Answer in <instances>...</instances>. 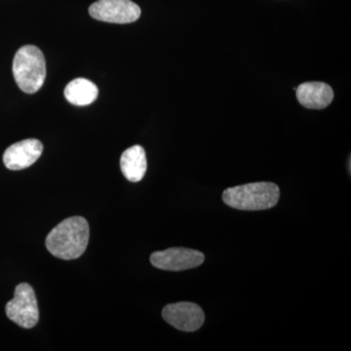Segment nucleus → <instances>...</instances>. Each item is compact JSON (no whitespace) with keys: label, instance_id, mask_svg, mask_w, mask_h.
<instances>
[{"label":"nucleus","instance_id":"f257e3e1","mask_svg":"<svg viewBox=\"0 0 351 351\" xmlns=\"http://www.w3.org/2000/svg\"><path fill=\"white\" fill-rule=\"evenodd\" d=\"M89 234L86 219L80 216L71 217L51 230L46 239V248L61 260H75L86 250Z\"/></svg>","mask_w":351,"mask_h":351},{"label":"nucleus","instance_id":"f03ea898","mask_svg":"<svg viewBox=\"0 0 351 351\" xmlns=\"http://www.w3.org/2000/svg\"><path fill=\"white\" fill-rule=\"evenodd\" d=\"M280 191L274 182H260L226 189L223 200L228 206L242 211L271 209L278 203Z\"/></svg>","mask_w":351,"mask_h":351},{"label":"nucleus","instance_id":"7ed1b4c3","mask_svg":"<svg viewBox=\"0 0 351 351\" xmlns=\"http://www.w3.org/2000/svg\"><path fill=\"white\" fill-rule=\"evenodd\" d=\"M13 75L22 91L36 93L46 77L45 58L41 50L34 45L20 48L14 57Z\"/></svg>","mask_w":351,"mask_h":351},{"label":"nucleus","instance_id":"20e7f679","mask_svg":"<svg viewBox=\"0 0 351 351\" xmlns=\"http://www.w3.org/2000/svg\"><path fill=\"white\" fill-rule=\"evenodd\" d=\"M6 315L20 327L31 329L36 326L39 320L38 299L32 286L21 283L15 289V294L7 302Z\"/></svg>","mask_w":351,"mask_h":351},{"label":"nucleus","instance_id":"39448f33","mask_svg":"<svg viewBox=\"0 0 351 351\" xmlns=\"http://www.w3.org/2000/svg\"><path fill=\"white\" fill-rule=\"evenodd\" d=\"M89 13L95 20L112 24H130L140 18V6L131 0H99L92 4Z\"/></svg>","mask_w":351,"mask_h":351},{"label":"nucleus","instance_id":"423d86ee","mask_svg":"<svg viewBox=\"0 0 351 351\" xmlns=\"http://www.w3.org/2000/svg\"><path fill=\"white\" fill-rule=\"evenodd\" d=\"M204 260V254L201 252L181 247L154 252L151 256V263L154 267L169 271L195 269L202 265Z\"/></svg>","mask_w":351,"mask_h":351},{"label":"nucleus","instance_id":"0eeeda50","mask_svg":"<svg viewBox=\"0 0 351 351\" xmlns=\"http://www.w3.org/2000/svg\"><path fill=\"white\" fill-rule=\"evenodd\" d=\"M163 319L182 332H195L202 327L204 311L198 304L189 302L168 304L162 311Z\"/></svg>","mask_w":351,"mask_h":351},{"label":"nucleus","instance_id":"6e6552de","mask_svg":"<svg viewBox=\"0 0 351 351\" xmlns=\"http://www.w3.org/2000/svg\"><path fill=\"white\" fill-rule=\"evenodd\" d=\"M43 152L40 141L36 138L21 141L6 149L3 162L9 170L18 171L29 168L38 161Z\"/></svg>","mask_w":351,"mask_h":351},{"label":"nucleus","instance_id":"1a4fd4ad","mask_svg":"<svg viewBox=\"0 0 351 351\" xmlns=\"http://www.w3.org/2000/svg\"><path fill=\"white\" fill-rule=\"evenodd\" d=\"M297 99L302 107L309 110H323L334 100V91L325 82H304L295 88Z\"/></svg>","mask_w":351,"mask_h":351},{"label":"nucleus","instance_id":"9d476101","mask_svg":"<svg viewBox=\"0 0 351 351\" xmlns=\"http://www.w3.org/2000/svg\"><path fill=\"white\" fill-rule=\"evenodd\" d=\"M120 167L129 182L142 181L147 167L144 147L137 145L127 149L120 158Z\"/></svg>","mask_w":351,"mask_h":351},{"label":"nucleus","instance_id":"9b49d317","mask_svg":"<svg viewBox=\"0 0 351 351\" xmlns=\"http://www.w3.org/2000/svg\"><path fill=\"white\" fill-rule=\"evenodd\" d=\"M64 97L75 106L91 105L98 98V87L85 78H76L66 85Z\"/></svg>","mask_w":351,"mask_h":351}]
</instances>
